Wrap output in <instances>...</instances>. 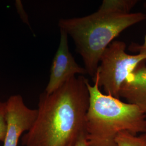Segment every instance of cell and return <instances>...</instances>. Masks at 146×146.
I'll return each instance as SVG.
<instances>
[{
    "label": "cell",
    "mask_w": 146,
    "mask_h": 146,
    "mask_svg": "<svg viewBox=\"0 0 146 146\" xmlns=\"http://www.w3.org/2000/svg\"><path fill=\"white\" fill-rule=\"evenodd\" d=\"M87 79L74 76L51 94L40 95L37 116L21 139L24 146H74L86 135Z\"/></svg>",
    "instance_id": "cell-1"
},
{
    "label": "cell",
    "mask_w": 146,
    "mask_h": 146,
    "mask_svg": "<svg viewBox=\"0 0 146 146\" xmlns=\"http://www.w3.org/2000/svg\"><path fill=\"white\" fill-rule=\"evenodd\" d=\"M146 19L142 13H122L99 8L84 17L61 19L58 25L72 38L87 73L93 78L102 54L115 37Z\"/></svg>",
    "instance_id": "cell-2"
},
{
    "label": "cell",
    "mask_w": 146,
    "mask_h": 146,
    "mask_svg": "<svg viewBox=\"0 0 146 146\" xmlns=\"http://www.w3.org/2000/svg\"><path fill=\"white\" fill-rule=\"evenodd\" d=\"M87 81L89 104L86 119L87 146H117L116 138L122 131L146 133V115L139 106L104 94L97 82Z\"/></svg>",
    "instance_id": "cell-3"
},
{
    "label": "cell",
    "mask_w": 146,
    "mask_h": 146,
    "mask_svg": "<svg viewBox=\"0 0 146 146\" xmlns=\"http://www.w3.org/2000/svg\"><path fill=\"white\" fill-rule=\"evenodd\" d=\"M126 44L121 41L111 42L106 48L93 78L105 94L120 98L122 84L140 63L146 61V52L131 55L125 52Z\"/></svg>",
    "instance_id": "cell-4"
},
{
    "label": "cell",
    "mask_w": 146,
    "mask_h": 146,
    "mask_svg": "<svg viewBox=\"0 0 146 146\" xmlns=\"http://www.w3.org/2000/svg\"><path fill=\"white\" fill-rule=\"evenodd\" d=\"M68 34L60 29L58 50L52 60L49 82L44 92L51 94L76 74H87L85 68L76 62L68 46Z\"/></svg>",
    "instance_id": "cell-5"
},
{
    "label": "cell",
    "mask_w": 146,
    "mask_h": 146,
    "mask_svg": "<svg viewBox=\"0 0 146 146\" xmlns=\"http://www.w3.org/2000/svg\"><path fill=\"white\" fill-rule=\"evenodd\" d=\"M6 104L7 131L3 146H17L21 135L34 125L37 110L28 108L20 95L11 96Z\"/></svg>",
    "instance_id": "cell-6"
},
{
    "label": "cell",
    "mask_w": 146,
    "mask_h": 146,
    "mask_svg": "<svg viewBox=\"0 0 146 146\" xmlns=\"http://www.w3.org/2000/svg\"><path fill=\"white\" fill-rule=\"evenodd\" d=\"M146 61L140 63L127 78L120 91V98L139 106L146 115Z\"/></svg>",
    "instance_id": "cell-7"
},
{
    "label": "cell",
    "mask_w": 146,
    "mask_h": 146,
    "mask_svg": "<svg viewBox=\"0 0 146 146\" xmlns=\"http://www.w3.org/2000/svg\"><path fill=\"white\" fill-rule=\"evenodd\" d=\"M137 2L136 0H104L99 8L122 13H131V10Z\"/></svg>",
    "instance_id": "cell-8"
},
{
    "label": "cell",
    "mask_w": 146,
    "mask_h": 146,
    "mask_svg": "<svg viewBox=\"0 0 146 146\" xmlns=\"http://www.w3.org/2000/svg\"><path fill=\"white\" fill-rule=\"evenodd\" d=\"M117 146H146V133L140 135L128 131H122L116 138Z\"/></svg>",
    "instance_id": "cell-9"
},
{
    "label": "cell",
    "mask_w": 146,
    "mask_h": 146,
    "mask_svg": "<svg viewBox=\"0 0 146 146\" xmlns=\"http://www.w3.org/2000/svg\"><path fill=\"white\" fill-rule=\"evenodd\" d=\"M6 102L0 101V141L4 142L7 131Z\"/></svg>",
    "instance_id": "cell-10"
},
{
    "label": "cell",
    "mask_w": 146,
    "mask_h": 146,
    "mask_svg": "<svg viewBox=\"0 0 146 146\" xmlns=\"http://www.w3.org/2000/svg\"><path fill=\"white\" fill-rule=\"evenodd\" d=\"M15 7L17 11L21 17V20L24 23H25L28 26L30 27L28 15L23 8V6L22 5L21 1H16Z\"/></svg>",
    "instance_id": "cell-11"
},
{
    "label": "cell",
    "mask_w": 146,
    "mask_h": 146,
    "mask_svg": "<svg viewBox=\"0 0 146 146\" xmlns=\"http://www.w3.org/2000/svg\"><path fill=\"white\" fill-rule=\"evenodd\" d=\"M128 49L132 52H137V53L146 52V35L145 37V41L142 44L132 43L129 46Z\"/></svg>",
    "instance_id": "cell-12"
},
{
    "label": "cell",
    "mask_w": 146,
    "mask_h": 146,
    "mask_svg": "<svg viewBox=\"0 0 146 146\" xmlns=\"http://www.w3.org/2000/svg\"><path fill=\"white\" fill-rule=\"evenodd\" d=\"M74 146H87L86 135L82 136Z\"/></svg>",
    "instance_id": "cell-13"
}]
</instances>
